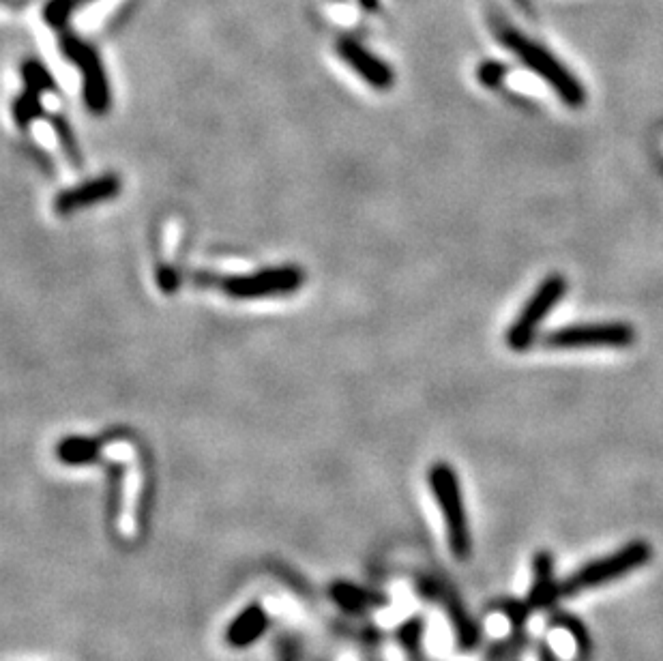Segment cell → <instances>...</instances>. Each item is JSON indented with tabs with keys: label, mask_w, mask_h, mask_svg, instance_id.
Listing matches in <instances>:
<instances>
[{
	"label": "cell",
	"mask_w": 663,
	"mask_h": 661,
	"mask_svg": "<svg viewBox=\"0 0 663 661\" xmlns=\"http://www.w3.org/2000/svg\"><path fill=\"white\" fill-rule=\"evenodd\" d=\"M492 28L496 33V39L503 43L505 48H509L515 56H518L537 78L550 82L554 86V91L561 95V99L567 101L569 106L578 108L584 104L586 101L584 88L548 50L541 48L539 43L530 41L520 31H515V28L509 26L503 18H492Z\"/></svg>",
	"instance_id": "obj_1"
},
{
	"label": "cell",
	"mask_w": 663,
	"mask_h": 661,
	"mask_svg": "<svg viewBox=\"0 0 663 661\" xmlns=\"http://www.w3.org/2000/svg\"><path fill=\"white\" fill-rule=\"evenodd\" d=\"M651 556H653V550L646 541H631L625 548L616 550L614 554L597 558V561L580 567L576 574H571L565 580V584H561V595L573 597L584 591L597 589V586L614 582L618 578L631 574V571L640 569L642 565H646L648 561H651Z\"/></svg>",
	"instance_id": "obj_2"
},
{
	"label": "cell",
	"mask_w": 663,
	"mask_h": 661,
	"mask_svg": "<svg viewBox=\"0 0 663 661\" xmlns=\"http://www.w3.org/2000/svg\"><path fill=\"white\" fill-rule=\"evenodd\" d=\"M305 284V273L297 264H282V267H267L254 273L228 275L219 279L221 290L230 299L256 301L269 297H284L297 292Z\"/></svg>",
	"instance_id": "obj_3"
},
{
	"label": "cell",
	"mask_w": 663,
	"mask_h": 661,
	"mask_svg": "<svg viewBox=\"0 0 663 661\" xmlns=\"http://www.w3.org/2000/svg\"><path fill=\"white\" fill-rule=\"evenodd\" d=\"M61 52L67 61L78 65L82 71V84H84V101L88 110L93 114H106L110 110V84L106 78V69H103L101 58L93 46H88L78 35L65 33L61 35Z\"/></svg>",
	"instance_id": "obj_4"
},
{
	"label": "cell",
	"mask_w": 663,
	"mask_h": 661,
	"mask_svg": "<svg viewBox=\"0 0 663 661\" xmlns=\"http://www.w3.org/2000/svg\"><path fill=\"white\" fill-rule=\"evenodd\" d=\"M430 479L438 498V505L442 509V516H445L447 522L451 548L460 558H466L470 550V535L466 526V513L462 505L458 477H455L449 464H436L432 468Z\"/></svg>",
	"instance_id": "obj_5"
},
{
	"label": "cell",
	"mask_w": 663,
	"mask_h": 661,
	"mask_svg": "<svg viewBox=\"0 0 663 661\" xmlns=\"http://www.w3.org/2000/svg\"><path fill=\"white\" fill-rule=\"evenodd\" d=\"M565 288H567V282L561 275H552L545 279V282L539 286V290L535 292V297L526 303L520 318L513 322L507 333V344L511 350L520 352L530 346V342H533V337L537 333L539 322L548 316V312L558 301H561V297L565 295Z\"/></svg>",
	"instance_id": "obj_6"
},
{
	"label": "cell",
	"mask_w": 663,
	"mask_h": 661,
	"mask_svg": "<svg viewBox=\"0 0 663 661\" xmlns=\"http://www.w3.org/2000/svg\"><path fill=\"white\" fill-rule=\"evenodd\" d=\"M633 340L636 333L629 325H584V327H567L545 335V346L548 348H625Z\"/></svg>",
	"instance_id": "obj_7"
},
{
	"label": "cell",
	"mask_w": 663,
	"mask_h": 661,
	"mask_svg": "<svg viewBox=\"0 0 663 661\" xmlns=\"http://www.w3.org/2000/svg\"><path fill=\"white\" fill-rule=\"evenodd\" d=\"M335 50L342 61L363 78L376 91H389L395 82V73L389 63L382 61L372 50H367L361 41L352 37H340L335 43Z\"/></svg>",
	"instance_id": "obj_8"
},
{
	"label": "cell",
	"mask_w": 663,
	"mask_h": 661,
	"mask_svg": "<svg viewBox=\"0 0 663 661\" xmlns=\"http://www.w3.org/2000/svg\"><path fill=\"white\" fill-rule=\"evenodd\" d=\"M121 187H123V183H121L119 176L106 174V176H99V179L63 189V192L58 194L52 202L54 213L61 215V217H67V215L78 213L86 207H91V204L112 200V198H116L121 194Z\"/></svg>",
	"instance_id": "obj_9"
},
{
	"label": "cell",
	"mask_w": 663,
	"mask_h": 661,
	"mask_svg": "<svg viewBox=\"0 0 663 661\" xmlns=\"http://www.w3.org/2000/svg\"><path fill=\"white\" fill-rule=\"evenodd\" d=\"M556 595H561V586L554 584L552 556L548 552H539L535 556V578H533V591H530L528 597V606L530 608L550 606Z\"/></svg>",
	"instance_id": "obj_10"
},
{
	"label": "cell",
	"mask_w": 663,
	"mask_h": 661,
	"mask_svg": "<svg viewBox=\"0 0 663 661\" xmlns=\"http://www.w3.org/2000/svg\"><path fill=\"white\" fill-rule=\"evenodd\" d=\"M41 95L43 93L35 91V88L26 86L24 93L16 101H13V121H16V125L22 131H26L28 127H31V123L43 114Z\"/></svg>",
	"instance_id": "obj_11"
},
{
	"label": "cell",
	"mask_w": 663,
	"mask_h": 661,
	"mask_svg": "<svg viewBox=\"0 0 663 661\" xmlns=\"http://www.w3.org/2000/svg\"><path fill=\"white\" fill-rule=\"evenodd\" d=\"M20 71H22L24 86L35 88V91H39V93L56 91V82L50 76V71L43 67L39 61H35V58H26Z\"/></svg>",
	"instance_id": "obj_12"
},
{
	"label": "cell",
	"mask_w": 663,
	"mask_h": 661,
	"mask_svg": "<svg viewBox=\"0 0 663 661\" xmlns=\"http://www.w3.org/2000/svg\"><path fill=\"white\" fill-rule=\"evenodd\" d=\"M80 5H84V0H50L46 9H43V20H46L48 26L63 31Z\"/></svg>",
	"instance_id": "obj_13"
},
{
	"label": "cell",
	"mask_w": 663,
	"mask_h": 661,
	"mask_svg": "<svg viewBox=\"0 0 663 661\" xmlns=\"http://www.w3.org/2000/svg\"><path fill=\"white\" fill-rule=\"evenodd\" d=\"M50 121H52V127L56 131V138H58V142H61L67 159L71 161L73 166H80L82 159H80V149H78L76 136H73V129L69 127V123L63 119V116H58V114H54Z\"/></svg>",
	"instance_id": "obj_14"
},
{
	"label": "cell",
	"mask_w": 663,
	"mask_h": 661,
	"mask_svg": "<svg viewBox=\"0 0 663 661\" xmlns=\"http://www.w3.org/2000/svg\"><path fill=\"white\" fill-rule=\"evenodd\" d=\"M509 76V69L503 65V63H496V61H488V63H483L479 65L477 69V78L479 82H483L485 86H498V84H503Z\"/></svg>",
	"instance_id": "obj_15"
},
{
	"label": "cell",
	"mask_w": 663,
	"mask_h": 661,
	"mask_svg": "<svg viewBox=\"0 0 663 661\" xmlns=\"http://www.w3.org/2000/svg\"><path fill=\"white\" fill-rule=\"evenodd\" d=\"M357 5H359L365 13H380V11H382L380 0H357Z\"/></svg>",
	"instance_id": "obj_16"
},
{
	"label": "cell",
	"mask_w": 663,
	"mask_h": 661,
	"mask_svg": "<svg viewBox=\"0 0 663 661\" xmlns=\"http://www.w3.org/2000/svg\"><path fill=\"white\" fill-rule=\"evenodd\" d=\"M515 5H518L524 13H530V0H513Z\"/></svg>",
	"instance_id": "obj_17"
},
{
	"label": "cell",
	"mask_w": 663,
	"mask_h": 661,
	"mask_svg": "<svg viewBox=\"0 0 663 661\" xmlns=\"http://www.w3.org/2000/svg\"><path fill=\"white\" fill-rule=\"evenodd\" d=\"M346 661H355V659H346Z\"/></svg>",
	"instance_id": "obj_18"
},
{
	"label": "cell",
	"mask_w": 663,
	"mask_h": 661,
	"mask_svg": "<svg viewBox=\"0 0 663 661\" xmlns=\"http://www.w3.org/2000/svg\"><path fill=\"white\" fill-rule=\"evenodd\" d=\"M84 3H88V0H84Z\"/></svg>",
	"instance_id": "obj_19"
}]
</instances>
